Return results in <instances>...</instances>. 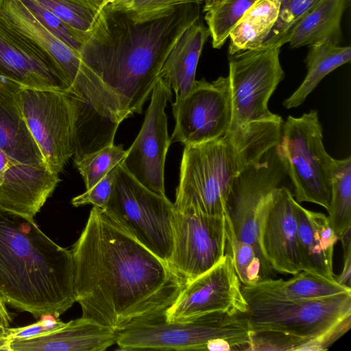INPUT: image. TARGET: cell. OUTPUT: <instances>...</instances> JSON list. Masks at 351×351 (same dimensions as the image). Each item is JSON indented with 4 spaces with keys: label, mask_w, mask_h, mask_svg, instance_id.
Wrapping results in <instances>:
<instances>
[{
    "label": "cell",
    "mask_w": 351,
    "mask_h": 351,
    "mask_svg": "<svg viewBox=\"0 0 351 351\" xmlns=\"http://www.w3.org/2000/svg\"><path fill=\"white\" fill-rule=\"evenodd\" d=\"M208 36L207 27L198 20L181 34L169 53L158 77L169 82L176 97H183L192 89L199 59Z\"/></svg>",
    "instance_id": "cell-22"
},
{
    "label": "cell",
    "mask_w": 351,
    "mask_h": 351,
    "mask_svg": "<svg viewBox=\"0 0 351 351\" xmlns=\"http://www.w3.org/2000/svg\"><path fill=\"white\" fill-rule=\"evenodd\" d=\"M8 160L3 152L0 149V171H3L7 168Z\"/></svg>",
    "instance_id": "cell-40"
},
{
    "label": "cell",
    "mask_w": 351,
    "mask_h": 351,
    "mask_svg": "<svg viewBox=\"0 0 351 351\" xmlns=\"http://www.w3.org/2000/svg\"><path fill=\"white\" fill-rule=\"evenodd\" d=\"M330 225L338 238L351 228V157L335 159L331 197L327 210Z\"/></svg>",
    "instance_id": "cell-26"
},
{
    "label": "cell",
    "mask_w": 351,
    "mask_h": 351,
    "mask_svg": "<svg viewBox=\"0 0 351 351\" xmlns=\"http://www.w3.org/2000/svg\"><path fill=\"white\" fill-rule=\"evenodd\" d=\"M230 256L226 254L214 267L185 285L166 310L169 321L190 319L211 312L247 313L248 304Z\"/></svg>",
    "instance_id": "cell-15"
},
{
    "label": "cell",
    "mask_w": 351,
    "mask_h": 351,
    "mask_svg": "<svg viewBox=\"0 0 351 351\" xmlns=\"http://www.w3.org/2000/svg\"><path fill=\"white\" fill-rule=\"evenodd\" d=\"M11 320L12 319L5 307V304L0 298V326L2 328L9 327Z\"/></svg>",
    "instance_id": "cell-38"
},
{
    "label": "cell",
    "mask_w": 351,
    "mask_h": 351,
    "mask_svg": "<svg viewBox=\"0 0 351 351\" xmlns=\"http://www.w3.org/2000/svg\"><path fill=\"white\" fill-rule=\"evenodd\" d=\"M71 252L82 316L115 331L165 312L185 286L167 263L97 206Z\"/></svg>",
    "instance_id": "cell-1"
},
{
    "label": "cell",
    "mask_w": 351,
    "mask_h": 351,
    "mask_svg": "<svg viewBox=\"0 0 351 351\" xmlns=\"http://www.w3.org/2000/svg\"><path fill=\"white\" fill-rule=\"evenodd\" d=\"M202 3L203 0H135L124 12L134 23H141L162 17L177 7Z\"/></svg>",
    "instance_id": "cell-33"
},
{
    "label": "cell",
    "mask_w": 351,
    "mask_h": 351,
    "mask_svg": "<svg viewBox=\"0 0 351 351\" xmlns=\"http://www.w3.org/2000/svg\"><path fill=\"white\" fill-rule=\"evenodd\" d=\"M304 62L307 73L300 86L283 102L287 109L297 108L328 74L351 60V47L323 40L308 46Z\"/></svg>",
    "instance_id": "cell-24"
},
{
    "label": "cell",
    "mask_w": 351,
    "mask_h": 351,
    "mask_svg": "<svg viewBox=\"0 0 351 351\" xmlns=\"http://www.w3.org/2000/svg\"><path fill=\"white\" fill-rule=\"evenodd\" d=\"M86 40L102 11L103 0H34Z\"/></svg>",
    "instance_id": "cell-28"
},
{
    "label": "cell",
    "mask_w": 351,
    "mask_h": 351,
    "mask_svg": "<svg viewBox=\"0 0 351 351\" xmlns=\"http://www.w3.org/2000/svg\"><path fill=\"white\" fill-rule=\"evenodd\" d=\"M277 156L292 182L295 199L328 210L335 159L326 151L322 127L315 110L300 117L289 116L282 125Z\"/></svg>",
    "instance_id": "cell-7"
},
{
    "label": "cell",
    "mask_w": 351,
    "mask_h": 351,
    "mask_svg": "<svg viewBox=\"0 0 351 351\" xmlns=\"http://www.w3.org/2000/svg\"><path fill=\"white\" fill-rule=\"evenodd\" d=\"M226 254L230 256L236 273L243 285H254L268 278L272 270L258 249L236 239L232 233L228 232Z\"/></svg>",
    "instance_id": "cell-29"
},
{
    "label": "cell",
    "mask_w": 351,
    "mask_h": 351,
    "mask_svg": "<svg viewBox=\"0 0 351 351\" xmlns=\"http://www.w3.org/2000/svg\"><path fill=\"white\" fill-rule=\"evenodd\" d=\"M351 251L343 254V266L341 272L335 278L336 282L343 287L351 289Z\"/></svg>",
    "instance_id": "cell-36"
},
{
    "label": "cell",
    "mask_w": 351,
    "mask_h": 351,
    "mask_svg": "<svg viewBox=\"0 0 351 351\" xmlns=\"http://www.w3.org/2000/svg\"><path fill=\"white\" fill-rule=\"evenodd\" d=\"M115 167L90 189L73 197L71 204L78 207L92 204L104 210L109 200L112 189Z\"/></svg>",
    "instance_id": "cell-34"
},
{
    "label": "cell",
    "mask_w": 351,
    "mask_h": 351,
    "mask_svg": "<svg viewBox=\"0 0 351 351\" xmlns=\"http://www.w3.org/2000/svg\"><path fill=\"white\" fill-rule=\"evenodd\" d=\"M349 0H321L305 12L291 27L284 43L291 49L323 40L335 45L342 41L341 21Z\"/></svg>",
    "instance_id": "cell-23"
},
{
    "label": "cell",
    "mask_w": 351,
    "mask_h": 351,
    "mask_svg": "<svg viewBox=\"0 0 351 351\" xmlns=\"http://www.w3.org/2000/svg\"><path fill=\"white\" fill-rule=\"evenodd\" d=\"M298 202L285 186L276 187L262 206L258 241L272 270L294 275L302 271L298 245Z\"/></svg>",
    "instance_id": "cell-16"
},
{
    "label": "cell",
    "mask_w": 351,
    "mask_h": 351,
    "mask_svg": "<svg viewBox=\"0 0 351 351\" xmlns=\"http://www.w3.org/2000/svg\"><path fill=\"white\" fill-rule=\"evenodd\" d=\"M230 226L223 216L176 210L173 250L167 264L185 285L224 257Z\"/></svg>",
    "instance_id": "cell-12"
},
{
    "label": "cell",
    "mask_w": 351,
    "mask_h": 351,
    "mask_svg": "<svg viewBox=\"0 0 351 351\" xmlns=\"http://www.w3.org/2000/svg\"><path fill=\"white\" fill-rule=\"evenodd\" d=\"M12 341L13 340L8 337L5 328H0V350L12 351Z\"/></svg>",
    "instance_id": "cell-39"
},
{
    "label": "cell",
    "mask_w": 351,
    "mask_h": 351,
    "mask_svg": "<svg viewBox=\"0 0 351 351\" xmlns=\"http://www.w3.org/2000/svg\"><path fill=\"white\" fill-rule=\"evenodd\" d=\"M280 180L268 162L261 160L235 179L228 198V221L233 236L253 245L260 251L258 241L260 211Z\"/></svg>",
    "instance_id": "cell-18"
},
{
    "label": "cell",
    "mask_w": 351,
    "mask_h": 351,
    "mask_svg": "<svg viewBox=\"0 0 351 351\" xmlns=\"http://www.w3.org/2000/svg\"><path fill=\"white\" fill-rule=\"evenodd\" d=\"M172 97L169 82L158 77L141 129L123 160L126 170L149 191L162 196L165 163L171 143L165 108Z\"/></svg>",
    "instance_id": "cell-14"
},
{
    "label": "cell",
    "mask_w": 351,
    "mask_h": 351,
    "mask_svg": "<svg viewBox=\"0 0 351 351\" xmlns=\"http://www.w3.org/2000/svg\"><path fill=\"white\" fill-rule=\"evenodd\" d=\"M0 298L35 318L59 317L75 302L71 250L34 219L0 206Z\"/></svg>",
    "instance_id": "cell-3"
},
{
    "label": "cell",
    "mask_w": 351,
    "mask_h": 351,
    "mask_svg": "<svg viewBox=\"0 0 351 351\" xmlns=\"http://www.w3.org/2000/svg\"><path fill=\"white\" fill-rule=\"evenodd\" d=\"M110 0H103L102 4H101L102 9L104 8H105L110 3Z\"/></svg>",
    "instance_id": "cell-41"
},
{
    "label": "cell",
    "mask_w": 351,
    "mask_h": 351,
    "mask_svg": "<svg viewBox=\"0 0 351 351\" xmlns=\"http://www.w3.org/2000/svg\"><path fill=\"white\" fill-rule=\"evenodd\" d=\"M257 0H203L204 20L212 47L221 49L232 29Z\"/></svg>",
    "instance_id": "cell-27"
},
{
    "label": "cell",
    "mask_w": 351,
    "mask_h": 351,
    "mask_svg": "<svg viewBox=\"0 0 351 351\" xmlns=\"http://www.w3.org/2000/svg\"><path fill=\"white\" fill-rule=\"evenodd\" d=\"M47 318H42L38 322L23 327L10 328H5L7 335L11 339H23L37 337L56 331L63 327L66 323L58 317L48 315Z\"/></svg>",
    "instance_id": "cell-35"
},
{
    "label": "cell",
    "mask_w": 351,
    "mask_h": 351,
    "mask_svg": "<svg viewBox=\"0 0 351 351\" xmlns=\"http://www.w3.org/2000/svg\"><path fill=\"white\" fill-rule=\"evenodd\" d=\"M176 125L171 141L185 146L216 139L230 129L232 104L228 77L195 80L191 91L172 103Z\"/></svg>",
    "instance_id": "cell-13"
},
{
    "label": "cell",
    "mask_w": 351,
    "mask_h": 351,
    "mask_svg": "<svg viewBox=\"0 0 351 351\" xmlns=\"http://www.w3.org/2000/svg\"><path fill=\"white\" fill-rule=\"evenodd\" d=\"M23 86L0 77V149L8 160L0 185V206L34 219L60 182L47 167L23 115Z\"/></svg>",
    "instance_id": "cell-5"
},
{
    "label": "cell",
    "mask_w": 351,
    "mask_h": 351,
    "mask_svg": "<svg viewBox=\"0 0 351 351\" xmlns=\"http://www.w3.org/2000/svg\"><path fill=\"white\" fill-rule=\"evenodd\" d=\"M252 331H274L302 338V351H321L322 335L351 315V291L328 297L281 302L247 300Z\"/></svg>",
    "instance_id": "cell-9"
},
{
    "label": "cell",
    "mask_w": 351,
    "mask_h": 351,
    "mask_svg": "<svg viewBox=\"0 0 351 351\" xmlns=\"http://www.w3.org/2000/svg\"><path fill=\"white\" fill-rule=\"evenodd\" d=\"M117 331L82 316L45 335L16 339L12 351H104L116 343Z\"/></svg>",
    "instance_id": "cell-19"
},
{
    "label": "cell",
    "mask_w": 351,
    "mask_h": 351,
    "mask_svg": "<svg viewBox=\"0 0 351 351\" xmlns=\"http://www.w3.org/2000/svg\"><path fill=\"white\" fill-rule=\"evenodd\" d=\"M282 125V121L248 123L216 139L185 146L176 210L228 219L226 204L234 181L278 145Z\"/></svg>",
    "instance_id": "cell-4"
},
{
    "label": "cell",
    "mask_w": 351,
    "mask_h": 351,
    "mask_svg": "<svg viewBox=\"0 0 351 351\" xmlns=\"http://www.w3.org/2000/svg\"><path fill=\"white\" fill-rule=\"evenodd\" d=\"M0 328H2V327L0 326Z\"/></svg>",
    "instance_id": "cell-43"
},
{
    "label": "cell",
    "mask_w": 351,
    "mask_h": 351,
    "mask_svg": "<svg viewBox=\"0 0 351 351\" xmlns=\"http://www.w3.org/2000/svg\"><path fill=\"white\" fill-rule=\"evenodd\" d=\"M108 217L139 243L168 262L173 250L174 204L142 185L125 168L115 167Z\"/></svg>",
    "instance_id": "cell-8"
},
{
    "label": "cell",
    "mask_w": 351,
    "mask_h": 351,
    "mask_svg": "<svg viewBox=\"0 0 351 351\" xmlns=\"http://www.w3.org/2000/svg\"><path fill=\"white\" fill-rule=\"evenodd\" d=\"M77 97L59 90L22 87L20 107L48 169L61 172L76 150Z\"/></svg>",
    "instance_id": "cell-11"
},
{
    "label": "cell",
    "mask_w": 351,
    "mask_h": 351,
    "mask_svg": "<svg viewBox=\"0 0 351 351\" xmlns=\"http://www.w3.org/2000/svg\"><path fill=\"white\" fill-rule=\"evenodd\" d=\"M280 9L277 22L263 44L285 45L284 38L293 24L309 8L321 0H279Z\"/></svg>",
    "instance_id": "cell-32"
},
{
    "label": "cell",
    "mask_w": 351,
    "mask_h": 351,
    "mask_svg": "<svg viewBox=\"0 0 351 351\" xmlns=\"http://www.w3.org/2000/svg\"><path fill=\"white\" fill-rule=\"evenodd\" d=\"M0 77L25 88L71 94L66 79L51 56L1 15Z\"/></svg>",
    "instance_id": "cell-17"
},
{
    "label": "cell",
    "mask_w": 351,
    "mask_h": 351,
    "mask_svg": "<svg viewBox=\"0 0 351 351\" xmlns=\"http://www.w3.org/2000/svg\"><path fill=\"white\" fill-rule=\"evenodd\" d=\"M246 313L217 311L169 321L163 312L138 319L117 331L116 343L123 350H206L209 342L224 339L235 350H247L252 330Z\"/></svg>",
    "instance_id": "cell-6"
},
{
    "label": "cell",
    "mask_w": 351,
    "mask_h": 351,
    "mask_svg": "<svg viewBox=\"0 0 351 351\" xmlns=\"http://www.w3.org/2000/svg\"><path fill=\"white\" fill-rule=\"evenodd\" d=\"M39 23L66 45L80 53L86 38L34 0H20Z\"/></svg>",
    "instance_id": "cell-31"
},
{
    "label": "cell",
    "mask_w": 351,
    "mask_h": 351,
    "mask_svg": "<svg viewBox=\"0 0 351 351\" xmlns=\"http://www.w3.org/2000/svg\"><path fill=\"white\" fill-rule=\"evenodd\" d=\"M281 46L261 47L229 55V83L232 120L229 130L258 121H282L268 108L270 97L283 80L280 61Z\"/></svg>",
    "instance_id": "cell-10"
},
{
    "label": "cell",
    "mask_w": 351,
    "mask_h": 351,
    "mask_svg": "<svg viewBox=\"0 0 351 351\" xmlns=\"http://www.w3.org/2000/svg\"><path fill=\"white\" fill-rule=\"evenodd\" d=\"M3 174H4L3 171H0V185L2 184V182L3 181Z\"/></svg>",
    "instance_id": "cell-42"
},
{
    "label": "cell",
    "mask_w": 351,
    "mask_h": 351,
    "mask_svg": "<svg viewBox=\"0 0 351 351\" xmlns=\"http://www.w3.org/2000/svg\"><path fill=\"white\" fill-rule=\"evenodd\" d=\"M199 5L185 4L141 23H134L124 12L103 8L80 53L117 93L124 119L142 113L171 49L199 20Z\"/></svg>",
    "instance_id": "cell-2"
},
{
    "label": "cell",
    "mask_w": 351,
    "mask_h": 351,
    "mask_svg": "<svg viewBox=\"0 0 351 351\" xmlns=\"http://www.w3.org/2000/svg\"><path fill=\"white\" fill-rule=\"evenodd\" d=\"M280 9L279 0L254 2L230 32L228 54L261 47L278 21Z\"/></svg>",
    "instance_id": "cell-25"
},
{
    "label": "cell",
    "mask_w": 351,
    "mask_h": 351,
    "mask_svg": "<svg viewBox=\"0 0 351 351\" xmlns=\"http://www.w3.org/2000/svg\"><path fill=\"white\" fill-rule=\"evenodd\" d=\"M288 280L265 278L251 285H241L245 300L289 302L337 295L351 289L313 272L302 270Z\"/></svg>",
    "instance_id": "cell-21"
},
{
    "label": "cell",
    "mask_w": 351,
    "mask_h": 351,
    "mask_svg": "<svg viewBox=\"0 0 351 351\" xmlns=\"http://www.w3.org/2000/svg\"><path fill=\"white\" fill-rule=\"evenodd\" d=\"M298 245L302 270L334 279L332 261L339 238L328 216L297 204Z\"/></svg>",
    "instance_id": "cell-20"
},
{
    "label": "cell",
    "mask_w": 351,
    "mask_h": 351,
    "mask_svg": "<svg viewBox=\"0 0 351 351\" xmlns=\"http://www.w3.org/2000/svg\"><path fill=\"white\" fill-rule=\"evenodd\" d=\"M127 154L121 145L113 144L86 154L74 160L75 166L81 174L86 191L90 189L113 168L122 162Z\"/></svg>",
    "instance_id": "cell-30"
},
{
    "label": "cell",
    "mask_w": 351,
    "mask_h": 351,
    "mask_svg": "<svg viewBox=\"0 0 351 351\" xmlns=\"http://www.w3.org/2000/svg\"><path fill=\"white\" fill-rule=\"evenodd\" d=\"M135 0H110L105 7L112 12H125Z\"/></svg>",
    "instance_id": "cell-37"
}]
</instances>
